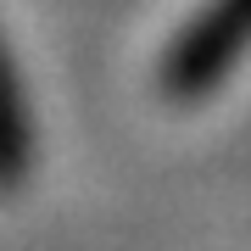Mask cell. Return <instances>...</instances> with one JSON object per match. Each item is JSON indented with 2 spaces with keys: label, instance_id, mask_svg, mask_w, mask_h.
<instances>
[{
  "label": "cell",
  "instance_id": "1",
  "mask_svg": "<svg viewBox=\"0 0 251 251\" xmlns=\"http://www.w3.org/2000/svg\"><path fill=\"white\" fill-rule=\"evenodd\" d=\"M251 45V0H212L179 28V39L162 56V84L168 95L196 100L229 73V62Z\"/></svg>",
  "mask_w": 251,
  "mask_h": 251
},
{
  "label": "cell",
  "instance_id": "2",
  "mask_svg": "<svg viewBox=\"0 0 251 251\" xmlns=\"http://www.w3.org/2000/svg\"><path fill=\"white\" fill-rule=\"evenodd\" d=\"M34 168V112H28L23 73L0 34V196H17Z\"/></svg>",
  "mask_w": 251,
  "mask_h": 251
}]
</instances>
